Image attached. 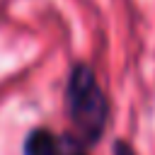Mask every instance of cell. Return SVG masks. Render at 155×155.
Masks as SVG:
<instances>
[{"label": "cell", "instance_id": "6da1fadb", "mask_svg": "<svg viewBox=\"0 0 155 155\" xmlns=\"http://www.w3.org/2000/svg\"><path fill=\"white\" fill-rule=\"evenodd\" d=\"M65 114L70 121L68 133L85 150L94 148L104 138L111 104L94 68L85 61H75L70 65L65 82Z\"/></svg>", "mask_w": 155, "mask_h": 155}, {"label": "cell", "instance_id": "7a4b0ae2", "mask_svg": "<svg viewBox=\"0 0 155 155\" xmlns=\"http://www.w3.org/2000/svg\"><path fill=\"white\" fill-rule=\"evenodd\" d=\"M70 133H56L46 126H34L22 140V155H65Z\"/></svg>", "mask_w": 155, "mask_h": 155}, {"label": "cell", "instance_id": "3957f363", "mask_svg": "<svg viewBox=\"0 0 155 155\" xmlns=\"http://www.w3.org/2000/svg\"><path fill=\"white\" fill-rule=\"evenodd\" d=\"M111 155H138V153H136V148L126 138H116L111 143Z\"/></svg>", "mask_w": 155, "mask_h": 155}, {"label": "cell", "instance_id": "277c9868", "mask_svg": "<svg viewBox=\"0 0 155 155\" xmlns=\"http://www.w3.org/2000/svg\"><path fill=\"white\" fill-rule=\"evenodd\" d=\"M65 155H87V150L70 136V140H68V153H65Z\"/></svg>", "mask_w": 155, "mask_h": 155}]
</instances>
